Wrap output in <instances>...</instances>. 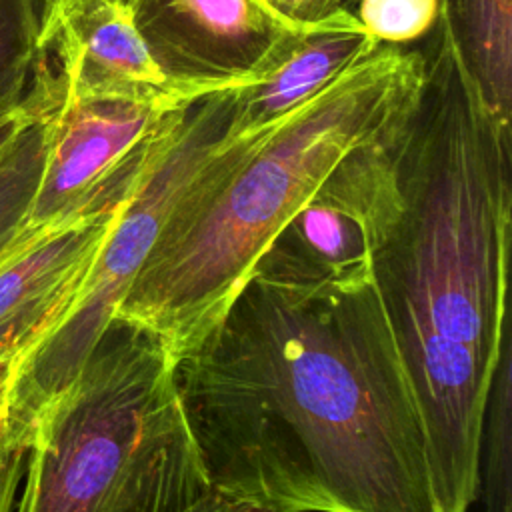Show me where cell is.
<instances>
[{
    "mask_svg": "<svg viewBox=\"0 0 512 512\" xmlns=\"http://www.w3.org/2000/svg\"><path fill=\"white\" fill-rule=\"evenodd\" d=\"M212 490L262 512H440L374 282L254 268L176 362Z\"/></svg>",
    "mask_w": 512,
    "mask_h": 512,
    "instance_id": "6da1fadb",
    "label": "cell"
},
{
    "mask_svg": "<svg viewBox=\"0 0 512 512\" xmlns=\"http://www.w3.org/2000/svg\"><path fill=\"white\" fill-rule=\"evenodd\" d=\"M434 26L420 102L398 140L400 210L374 284L420 412L438 510L470 512L510 344L512 130L484 108Z\"/></svg>",
    "mask_w": 512,
    "mask_h": 512,
    "instance_id": "7a4b0ae2",
    "label": "cell"
},
{
    "mask_svg": "<svg viewBox=\"0 0 512 512\" xmlns=\"http://www.w3.org/2000/svg\"><path fill=\"white\" fill-rule=\"evenodd\" d=\"M424 78V54L382 42L284 118L234 132L172 210L116 318L150 332L178 362L332 168L412 118Z\"/></svg>",
    "mask_w": 512,
    "mask_h": 512,
    "instance_id": "3957f363",
    "label": "cell"
},
{
    "mask_svg": "<svg viewBox=\"0 0 512 512\" xmlns=\"http://www.w3.org/2000/svg\"><path fill=\"white\" fill-rule=\"evenodd\" d=\"M210 492L176 360L114 318L32 420L12 512H186Z\"/></svg>",
    "mask_w": 512,
    "mask_h": 512,
    "instance_id": "277c9868",
    "label": "cell"
},
{
    "mask_svg": "<svg viewBox=\"0 0 512 512\" xmlns=\"http://www.w3.org/2000/svg\"><path fill=\"white\" fill-rule=\"evenodd\" d=\"M234 114L236 88L202 96L188 106L172 142L116 210L64 316L18 360L6 414L12 436L22 444L40 408L72 382L116 318L172 210L236 132Z\"/></svg>",
    "mask_w": 512,
    "mask_h": 512,
    "instance_id": "5b68a950",
    "label": "cell"
},
{
    "mask_svg": "<svg viewBox=\"0 0 512 512\" xmlns=\"http://www.w3.org/2000/svg\"><path fill=\"white\" fill-rule=\"evenodd\" d=\"M406 124L344 156L254 268L340 286L374 282L376 252L400 210L396 150Z\"/></svg>",
    "mask_w": 512,
    "mask_h": 512,
    "instance_id": "8992f818",
    "label": "cell"
},
{
    "mask_svg": "<svg viewBox=\"0 0 512 512\" xmlns=\"http://www.w3.org/2000/svg\"><path fill=\"white\" fill-rule=\"evenodd\" d=\"M128 6L158 70L196 98L258 82L318 22H290L264 0H128Z\"/></svg>",
    "mask_w": 512,
    "mask_h": 512,
    "instance_id": "52a82bcc",
    "label": "cell"
},
{
    "mask_svg": "<svg viewBox=\"0 0 512 512\" xmlns=\"http://www.w3.org/2000/svg\"><path fill=\"white\" fill-rule=\"evenodd\" d=\"M38 52L66 100H134L184 106L198 100L154 64L128 0H50L38 20Z\"/></svg>",
    "mask_w": 512,
    "mask_h": 512,
    "instance_id": "ba28073f",
    "label": "cell"
},
{
    "mask_svg": "<svg viewBox=\"0 0 512 512\" xmlns=\"http://www.w3.org/2000/svg\"><path fill=\"white\" fill-rule=\"evenodd\" d=\"M122 202L26 230L0 258V354L22 358L56 326Z\"/></svg>",
    "mask_w": 512,
    "mask_h": 512,
    "instance_id": "9c48e42d",
    "label": "cell"
},
{
    "mask_svg": "<svg viewBox=\"0 0 512 512\" xmlns=\"http://www.w3.org/2000/svg\"><path fill=\"white\" fill-rule=\"evenodd\" d=\"M380 44L352 10L342 8L320 18L278 68L254 84L236 88L234 130L284 118Z\"/></svg>",
    "mask_w": 512,
    "mask_h": 512,
    "instance_id": "30bf717a",
    "label": "cell"
},
{
    "mask_svg": "<svg viewBox=\"0 0 512 512\" xmlns=\"http://www.w3.org/2000/svg\"><path fill=\"white\" fill-rule=\"evenodd\" d=\"M436 24L484 108L512 130V0H438Z\"/></svg>",
    "mask_w": 512,
    "mask_h": 512,
    "instance_id": "8fae6325",
    "label": "cell"
},
{
    "mask_svg": "<svg viewBox=\"0 0 512 512\" xmlns=\"http://www.w3.org/2000/svg\"><path fill=\"white\" fill-rule=\"evenodd\" d=\"M58 96L60 90L54 84L52 98L26 122L0 156V258L26 232L44 166L48 120Z\"/></svg>",
    "mask_w": 512,
    "mask_h": 512,
    "instance_id": "7c38bea8",
    "label": "cell"
},
{
    "mask_svg": "<svg viewBox=\"0 0 512 512\" xmlns=\"http://www.w3.org/2000/svg\"><path fill=\"white\" fill-rule=\"evenodd\" d=\"M38 28L34 0H0V108L20 102L36 76Z\"/></svg>",
    "mask_w": 512,
    "mask_h": 512,
    "instance_id": "4fadbf2b",
    "label": "cell"
},
{
    "mask_svg": "<svg viewBox=\"0 0 512 512\" xmlns=\"http://www.w3.org/2000/svg\"><path fill=\"white\" fill-rule=\"evenodd\" d=\"M356 18L380 42L402 44L438 20V0H358Z\"/></svg>",
    "mask_w": 512,
    "mask_h": 512,
    "instance_id": "5bb4252c",
    "label": "cell"
},
{
    "mask_svg": "<svg viewBox=\"0 0 512 512\" xmlns=\"http://www.w3.org/2000/svg\"><path fill=\"white\" fill-rule=\"evenodd\" d=\"M54 92V82L52 76L48 74L46 66L38 64L36 76L24 94V98L16 104H8L0 108V156L4 150L12 144V140L18 136V132L26 126V122L40 110L44 104L52 98Z\"/></svg>",
    "mask_w": 512,
    "mask_h": 512,
    "instance_id": "9a60e30c",
    "label": "cell"
},
{
    "mask_svg": "<svg viewBox=\"0 0 512 512\" xmlns=\"http://www.w3.org/2000/svg\"><path fill=\"white\" fill-rule=\"evenodd\" d=\"M272 10L296 24L316 22L336 10H342L338 0H264Z\"/></svg>",
    "mask_w": 512,
    "mask_h": 512,
    "instance_id": "2e32d148",
    "label": "cell"
},
{
    "mask_svg": "<svg viewBox=\"0 0 512 512\" xmlns=\"http://www.w3.org/2000/svg\"><path fill=\"white\" fill-rule=\"evenodd\" d=\"M24 446H12L0 460V512H12L24 474Z\"/></svg>",
    "mask_w": 512,
    "mask_h": 512,
    "instance_id": "e0dca14e",
    "label": "cell"
},
{
    "mask_svg": "<svg viewBox=\"0 0 512 512\" xmlns=\"http://www.w3.org/2000/svg\"><path fill=\"white\" fill-rule=\"evenodd\" d=\"M18 360H20L18 356L0 354V408L6 406V396H8V390H10L12 376H14Z\"/></svg>",
    "mask_w": 512,
    "mask_h": 512,
    "instance_id": "ac0fdd59",
    "label": "cell"
},
{
    "mask_svg": "<svg viewBox=\"0 0 512 512\" xmlns=\"http://www.w3.org/2000/svg\"><path fill=\"white\" fill-rule=\"evenodd\" d=\"M12 446H24L20 442L14 440L12 430H10V422H8V414H6V406L0 408V460L2 456L12 448ZM26 448V446H24Z\"/></svg>",
    "mask_w": 512,
    "mask_h": 512,
    "instance_id": "d6986e66",
    "label": "cell"
},
{
    "mask_svg": "<svg viewBox=\"0 0 512 512\" xmlns=\"http://www.w3.org/2000/svg\"><path fill=\"white\" fill-rule=\"evenodd\" d=\"M232 506L226 502V500H222L214 490L202 500V502H198L196 506H192L190 510H186V512H228Z\"/></svg>",
    "mask_w": 512,
    "mask_h": 512,
    "instance_id": "ffe728a7",
    "label": "cell"
},
{
    "mask_svg": "<svg viewBox=\"0 0 512 512\" xmlns=\"http://www.w3.org/2000/svg\"><path fill=\"white\" fill-rule=\"evenodd\" d=\"M48 2H50V0H34V6H36V14H38V20H40V14H42V10L48 6Z\"/></svg>",
    "mask_w": 512,
    "mask_h": 512,
    "instance_id": "44dd1931",
    "label": "cell"
},
{
    "mask_svg": "<svg viewBox=\"0 0 512 512\" xmlns=\"http://www.w3.org/2000/svg\"><path fill=\"white\" fill-rule=\"evenodd\" d=\"M228 512H262V510H254V508H230Z\"/></svg>",
    "mask_w": 512,
    "mask_h": 512,
    "instance_id": "7402d4cb",
    "label": "cell"
}]
</instances>
